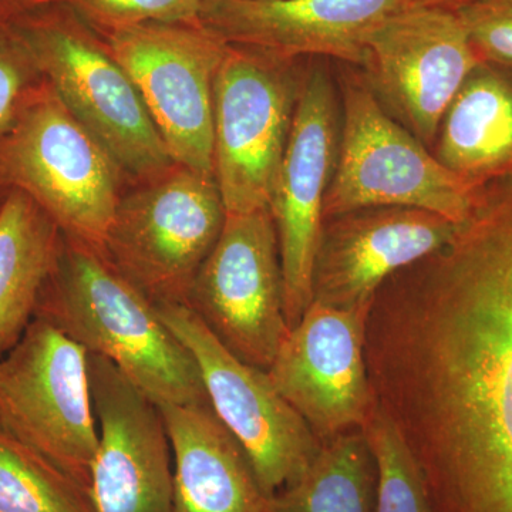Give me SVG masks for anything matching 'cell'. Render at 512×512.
I'll return each instance as SVG.
<instances>
[{"label": "cell", "instance_id": "9c48e42d", "mask_svg": "<svg viewBox=\"0 0 512 512\" xmlns=\"http://www.w3.org/2000/svg\"><path fill=\"white\" fill-rule=\"evenodd\" d=\"M174 163L214 178V84L228 43L201 23H143L100 33Z\"/></svg>", "mask_w": 512, "mask_h": 512}, {"label": "cell", "instance_id": "ba28073f", "mask_svg": "<svg viewBox=\"0 0 512 512\" xmlns=\"http://www.w3.org/2000/svg\"><path fill=\"white\" fill-rule=\"evenodd\" d=\"M0 427L90 493L99 429L89 353L45 319L0 357Z\"/></svg>", "mask_w": 512, "mask_h": 512}, {"label": "cell", "instance_id": "d6986e66", "mask_svg": "<svg viewBox=\"0 0 512 512\" xmlns=\"http://www.w3.org/2000/svg\"><path fill=\"white\" fill-rule=\"evenodd\" d=\"M434 156L476 188L512 177V69L481 60L451 101Z\"/></svg>", "mask_w": 512, "mask_h": 512}, {"label": "cell", "instance_id": "e0dca14e", "mask_svg": "<svg viewBox=\"0 0 512 512\" xmlns=\"http://www.w3.org/2000/svg\"><path fill=\"white\" fill-rule=\"evenodd\" d=\"M402 0H202L200 23L225 43L279 59L328 57L363 69L367 42Z\"/></svg>", "mask_w": 512, "mask_h": 512}, {"label": "cell", "instance_id": "f546056e", "mask_svg": "<svg viewBox=\"0 0 512 512\" xmlns=\"http://www.w3.org/2000/svg\"><path fill=\"white\" fill-rule=\"evenodd\" d=\"M10 190L5 185L0 184V207H2L3 201L8 197Z\"/></svg>", "mask_w": 512, "mask_h": 512}, {"label": "cell", "instance_id": "8992f818", "mask_svg": "<svg viewBox=\"0 0 512 512\" xmlns=\"http://www.w3.org/2000/svg\"><path fill=\"white\" fill-rule=\"evenodd\" d=\"M214 178L175 164L124 192L103 254L156 305H184L224 227Z\"/></svg>", "mask_w": 512, "mask_h": 512}, {"label": "cell", "instance_id": "8fae6325", "mask_svg": "<svg viewBox=\"0 0 512 512\" xmlns=\"http://www.w3.org/2000/svg\"><path fill=\"white\" fill-rule=\"evenodd\" d=\"M157 306L165 325L190 350L208 402L244 448L264 493L272 497L301 477L323 444L268 372L229 352L187 306Z\"/></svg>", "mask_w": 512, "mask_h": 512}, {"label": "cell", "instance_id": "83f0119b", "mask_svg": "<svg viewBox=\"0 0 512 512\" xmlns=\"http://www.w3.org/2000/svg\"><path fill=\"white\" fill-rule=\"evenodd\" d=\"M480 0H402L400 8H414V6H427V8H443L460 10Z\"/></svg>", "mask_w": 512, "mask_h": 512}, {"label": "cell", "instance_id": "484cf974", "mask_svg": "<svg viewBox=\"0 0 512 512\" xmlns=\"http://www.w3.org/2000/svg\"><path fill=\"white\" fill-rule=\"evenodd\" d=\"M456 12L480 59L512 69V8L481 0Z\"/></svg>", "mask_w": 512, "mask_h": 512}, {"label": "cell", "instance_id": "7c38bea8", "mask_svg": "<svg viewBox=\"0 0 512 512\" xmlns=\"http://www.w3.org/2000/svg\"><path fill=\"white\" fill-rule=\"evenodd\" d=\"M481 62L456 10L399 8L367 42V83L384 110L430 150L441 120Z\"/></svg>", "mask_w": 512, "mask_h": 512}, {"label": "cell", "instance_id": "4316f807", "mask_svg": "<svg viewBox=\"0 0 512 512\" xmlns=\"http://www.w3.org/2000/svg\"><path fill=\"white\" fill-rule=\"evenodd\" d=\"M52 2L53 0H0V18L9 20L26 10Z\"/></svg>", "mask_w": 512, "mask_h": 512}, {"label": "cell", "instance_id": "9a60e30c", "mask_svg": "<svg viewBox=\"0 0 512 512\" xmlns=\"http://www.w3.org/2000/svg\"><path fill=\"white\" fill-rule=\"evenodd\" d=\"M99 446L90 477L96 512H174V464L163 413L113 363L89 355Z\"/></svg>", "mask_w": 512, "mask_h": 512}, {"label": "cell", "instance_id": "5b68a950", "mask_svg": "<svg viewBox=\"0 0 512 512\" xmlns=\"http://www.w3.org/2000/svg\"><path fill=\"white\" fill-rule=\"evenodd\" d=\"M124 180L47 83L0 137V184L28 195L64 238L96 251H104Z\"/></svg>", "mask_w": 512, "mask_h": 512}, {"label": "cell", "instance_id": "277c9868", "mask_svg": "<svg viewBox=\"0 0 512 512\" xmlns=\"http://www.w3.org/2000/svg\"><path fill=\"white\" fill-rule=\"evenodd\" d=\"M338 156L323 221L365 208H417L463 224L481 188L448 171L429 147L393 119L365 74L340 77Z\"/></svg>", "mask_w": 512, "mask_h": 512}, {"label": "cell", "instance_id": "6da1fadb", "mask_svg": "<svg viewBox=\"0 0 512 512\" xmlns=\"http://www.w3.org/2000/svg\"><path fill=\"white\" fill-rule=\"evenodd\" d=\"M376 404L416 458L433 512H512V177L366 319Z\"/></svg>", "mask_w": 512, "mask_h": 512}, {"label": "cell", "instance_id": "7a4b0ae2", "mask_svg": "<svg viewBox=\"0 0 512 512\" xmlns=\"http://www.w3.org/2000/svg\"><path fill=\"white\" fill-rule=\"evenodd\" d=\"M36 318L109 360L158 407L210 403L190 350L103 252L62 235Z\"/></svg>", "mask_w": 512, "mask_h": 512}, {"label": "cell", "instance_id": "ac0fdd59", "mask_svg": "<svg viewBox=\"0 0 512 512\" xmlns=\"http://www.w3.org/2000/svg\"><path fill=\"white\" fill-rule=\"evenodd\" d=\"M174 464V512H266L251 461L210 403L160 406Z\"/></svg>", "mask_w": 512, "mask_h": 512}, {"label": "cell", "instance_id": "ffe728a7", "mask_svg": "<svg viewBox=\"0 0 512 512\" xmlns=\"http://www.w3.org/2000/svg\"><path fill=\"white\" fill-rule=\"evenodd\" d=\"M60 242L55 222L28 195L10 190L0 207V357L36 319Z\"/></svg>", "mask_w": 512, "mask_h": 512}, {"label": "cell", "instance_id": "cb8c5ba5", "mask_svg": "<svg viewBox=\"0 0 512 512\" xmlns=\"http://www.w3.org/2000/svg\"><path fill=\"white\" fill-rule=\"evenodd\" d=\"M99 33L143 23H200L202 0H53Z\"/></svg>", "mask_w": 512, "mask_h": 512}, {"label": "cell", "instance_id": "d4e9b609", "mask_svg": "<svg viewBox=\"0 0 512 512\" xmlns=\"http://www.w3.org/2000/svg\"><path fill=\"white\" fill-rule=\"evenodd\" d=\"M45 84L12 22L0 18V137L15 126Z\"/></svg>", "mask_w": 512, "mask_h": 512}, {"label": "cell", "instance_id": "3957f363", "mask_svg": "<svg viewBox=\"0 0 512 512\" xmlns=\"http://www.w3.org/2000/svg\"><path fill=\"white\" fill-rule=\"evenodd\" d=\"M9 20L50 89L126 180L146 183L174 167L136 86L93 26L57 2Z\"/></svg>", "mask_w": 512, "mask_h": 512}, {"label": "cell", "instance_id": "52a82bcc", "mask_svg": "<svg viewBox=\"0 0 512 512\" xmlns=\"http://www.w3.org/2000/svg\"><path fill=\"white\" fill-rule=\"evenodd\" d=\"M296 62L228 45L212 117L214 180L227 214L271 204L301 90Z\"/></svg>", "mask_w": 512, "mask_h": 512}, {"label": "cell", "instance_id": "44dd1931", "mask_svg": "<svg viewBox=\"0 0 512 512\" xmlns=\"http://www.w3.org/2000/svg\"><path fill=\"white\" fill-rule=\"evenodd\" d=\"M376 464L362 430L323 444L308 470L268 498L266 512H375Z\"/></svg>", "mask_w": 512, "mask_h": 512}, {"label": "cell", "instance_id": "30bf717a", "mask_svg": "<svg viewBox=\"0 0 512 512\" xmlns=\"http://www.w3.org/2000/svg\"><path fill=\"white\" fill-rule=\"evenodd\" d=\"M184 305L229 352L268 372L289 332L278 235L269 208L227 214Z\"/></svg>", "mask_w": 512, "mask_h": 512}, {"label": "cell", "instance_id": "2e32d148", "mask_svg": "<svg viewBox=\"0 0 512 512\" xmlns=\"http://www.w3.org/2000/svg\"><path fill=\"white\" fill-rule=\"evenodd\" d=\"M458 225L417 208H365L323 221L313 301L369 315L384 282L439 251Z\"/></svg>", "mask_w": 512, "mask_h": 512}, {"label": "cell", "instance_id": "5bb4252c", "mask_svg": "<svg viewBox=\"0 0 512 512\" xmlns=\"http://www.w3.org/2000/svg\"><path fill=\"white\" fill-rule=\"evenodd\" d=\"M366 319L312 302L268 369L275 389L322 444L362 430L375 409L365 357Z\"/></svg>", "mask_w": 512, "mask_h": 512}, {"label": "cell", "instance_id": "f1b7e54d", "mask_svg": "<svg viewBox=\"0 0 512 512\" xmlns=\"http://www.w3.org/2000/svg\"><path fill=\"white\" fill-rule=\"evenodd\" d=\"M485 2L494 3V5L505 6V8H512V0H485Z\"/></svg>", "mask_w": 512, "mask_h": 512}, {"label": "cell", "instance_id": "4fadbf2b", "mask_svg": "<svg viewBox=\"0 0 512 512\" xmlns=\"http://www.w3.org/2000/svg\"><path fill=\"white\" fill-rule=\"evenodd\" d=\"M340 128V99L325 67L303 70L301 90L269 212L278 235L285 316L291 329L313 301V266Z\"/></svg>", "mask_w": 512, "mask_h": 512}, {"label": "cell", "instance_id": "7402d4cb", "mask_svg": "<svg viewBox=\"0 0 512 512\" xmlns=\"http://www.w3.org/2000/svg\"><path fill=\"white\" fill-rule=\"evenodd\" d=\"M0 512H96L89 490L0 427Z\"/></svg>", "mask_w": 512, "mask_h": 512}, {"label": "cell", "instance_id": "603a6c76", "mask_svg": "<svg viewBox=\"0 0 512 512\" xmlns=\"http://www.w3.org/2000/svg\"><path fill=\"white\" fill-rule=\"evenodd\" d=\"M362 431L376 464L375 512H433L416 458L392 417L376 404Z\"/></svg>", "mask_w": 512, "mask_h": 512}]
</instances>
